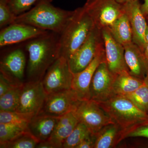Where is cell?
<instances>
[{"instance_id": "1", "label": "cell", "mask_w": 148, "mask_h": 148, "mask_svg": "<svg viewBox=\"0 0 148 148\" xmlns=\"http://www.w3.org/2000/svg\"><path fill=\"white\" fill-rule=\"evenodd\" d=\"M59 36L49 32L27 43L25 47L29 53L28 81L42 80L48 69L59 57Z\"/></svg>"}, {"instance_id": "2", "label": "cell", "mask_w": 148, "mask_h": 148, "mask_svg": "<svg viewBox=\"0 0 148 148\" xmlns=\"http://www.w3.org/2000/svg\"><path fill=\"white\" fill-rule=\"evenodd\" d=\"M74 12L56 7L50 2L42 1L16 16L14 23L28 24L60 35Z\"/></svg>"}, {"instance_id": "3", "label": "cell", "mask_w": 148, "mask_h": 148, "mask_svg": "<svg viewBox=\"0 0 148 148\" xmlns=\"http://www.w3.org/2000/svg\"><path fill=\"white\" fill-rule=\"evenodd\" d=\"M95 27L84 7L75 10L73 16L59 36V57L68 60L81 46Z\"/></svg>"}, {"instance_id": "4", "label": "cell", "mask_w": 148, "mask_h": 148, "mask_svg": "<svg viewBox=\"0 0 148 148\" xmlns=\"http://www.w3.org/2000/svg\"><path fill=\"white\" fill-rule=\"evenodd\" d=\"M98 103L112 121L123 130L148 119V114L138 109L123 95H115L107 101Z\"/></svg>"}, {"instance_id": "5", "label": "cell", "mask_w": 148, "mask_h": 148, "mask_svg": "<svg viewBox=\"0 0 148 148\" xmlns=\"http://www.w3.org/2000/svg\"><path fill=\"white\" fill-rule=\"evenodd\" d=\"M103 47L101 30L95 27L82 45L68 59L72 73L75 74L83 71Z\"/></svg>"}, {"instance_id": "6", "label": "cell", "mask_w": 148, "mask_h": 148, "mask_svg": "<svg viewBox=\"0 0 148 148\" xmlns=\"http://www.w3.org/2000/svg\"><path fill=\"white\" fill-rule=\"evenodd\" d=\"M83 7L101 30L110 27L124 13L123 5L116 0H87Z\"/></svg>"}, {"instance_id": "7", "label": "cell", "mask_w": 148, "mask_h": 148, "mask_svg": "<svg viewBox=\"0 0 148 148\" xmlns=\"http://www.w3.org/2000/svg\"><path fill=\"white\" fill-rule=\"evenodd\" d=\"M73 76L68 60L60 56L48 69L42 81L48 95L71 89Z\"/></svg>"}, {"instance_id": "8", "label": "cell", "mask_w": 148, "mask_h": 148, "mask_svg": "<svg viewBox=\"0 0 148 148\" xmlns=\"http://www.w3.org/2000/svg\"><path fill=\"white\" fill-rule=\"evenodd\" d=\"M74 112L80 122L94 135L106 125L114 123L99 103L91 100L82 101Z\"/></svg>"}, {"instance_id": "9", "label": "cell", "mask_w": 148, "mask_h": 148, "mask_svg": "<svg viewBox=\"0 0 148 148\" xmlns=\"http://www.w3.org/2000/svg\"><path fill=\"white\" fill-rule=\"evenodd\" d=\"M116 75L109 69L106 59L102 61L96 69L91 80L90 100L101 103L115 95L114 85Z\"/></svg>"}, {"instance_id": "10", "label": "cell", "mask_w": 148, "mask_h": 148, "mask_svg": "<svg viewBox=\"0 0 148 148\" xmlns=\"http://www.w3.org/2000/svg\"><path fill=\"white\" fill-rule=\"evenodd\" d=\"M42 80L24 83L16 111L35 115L42 110L47 97Z\"/></svg>"}, {"instance_id": "11", "label": "cell", "mask_w": 148, "mask_h": 148, "mask_svg": "<svg viewBox=\"0 0 148 148\" xmlns=\"http://www.w3.org/2000/svg\"><path fill=\"white\" fill-rule=\"evenodd\" d=\"M82 101L72 88L54 92L47 95L40 112L58 117L74 112Z\"/></svg>"}, {"instance_id": "12", "label": "cell", "mask_w": 148, "mask_h": 148, "mask_svg": "<svg viewBox=\"0 0 148 148\" xmlns=\"http://www.w3.org/2000/svg\"><path fill=\"white\" fill-rule=\"evenodd\" d=\"M101 33L106 61L111 71L116 75L129 72L125 59L124 47L114 38L108 27L101 29Z\"/></svg>"}, {"instance_id": "13", "label": "cell", "mask_w": 148, "mask_h": 148, "mask_svg": "<svg viewBox=\"0 0 148 148\" xmlns=\"http://www.w3.org/2000/svg\"><path fill=\"white\" fill-rule=\"evenodd\" d=\"M49 33L28 24L13 23L3 28L0 32V47H3L29 40Z\"/></svg>"}, {"instance_id": "14", "label": "cell", "mask_w": 148, "mask_h": 148, "mask_svg": "<svg viewBox=\"0 0 148 148\" xmlns=\"http://www.w3.org/2000/svg\"><path fill=\"white\" fill-rule=\"evenodd\" d=\"M132 28L133 42L143 51L146 42L145 35L148 23L143 14L139 0H130L122 4Z\"/></svg>"}, {"instance_id": "15", "label": "cell", "mask_w": 148, "mask_h": 148, "mask_svg": "<svg viewBox=\"0 0 148 148\" xmlns=\"http://www.w3.org/2000/svg\"><path fill=\"white\" fill-rule=\"evenodd\" d=\"M26 63L23 51L20 49H14L1 60V74L14 84L23 83Z\"/></svg>"}, {"instance_id": "16", "label": "cell", "mask_w": 148, "mask_h": 148, "mask_svg": "<svg viewBox=\"0 0 148 148\" xmlns=\"http://www.w3.org/2000/svg\"><path fill=\"white\" fill-rule=\"evenodd\" d=\"M105 59L104 46L86 69L79 73L74 74L72 89L81 101L90 100V86L92 77L99 64Z\"/></svg>"}, {"instance_id": "17", "label": "cell", "mask_w": 148, "mask_h": 148, "mask_svg": "<svg viewBox=\"0 0 148 148\" xmlns=\"http://www.w3.org/2000/svg\"><path fill=\"white\" fill-rule=\"evenodd\" d=\"M124 48L125 59L130 73L144 80L148 69V61L143 51L132 42Z\"/></svg>"}, {"instance_id": "18", "label": "cell", "mask_w": 148, "mask_h": 148, "mask_svg": "<svg viewBox=\"0 0 148 148\" xmlns=\"http://www.w3.org/2000/svg\"><path fill=\"white\" fill-rule=\"evenodd\" d=\"M58 117L40 112L32 118L28 124V129L39 142L49 140Z\"/></svg>"}, {"instance_id": "19", "label": "cell", "mask_w": 148, "mask_h": 148, "mask_svg": "<svg viewBox=\"0 0 148 148\" xmlns=\"http://www.w3.org/2000/svg\"><path fill=\"white\" fill-rule=\"evenodd\" d=\"M79 122L75 112L59 117L52 135L48 140L56 148H62L65 140Z\"/></svg>"}, {"instance_id": "20", "label": "cell", "mask_w": 148, "mask_h": 148, "mask_svg": "<svg viewBox=\"0 0 148 148\" xmlns=\"http://www.w3.org/2000/svg\"><path fill=\"white\" fill-rule=\"evenodd\" d=\"M108 28L114 38L123 47L133 42L132 28L125 12Z\"/></svg>"}, {"instance_id": "21", "label": "cell", "mask_w": 148, "mask_h": 148, "mask_svg": "<svg viewBox=\"0 0 148 148\" xmlns=\"http://www.w3.org/2000/svg\"><path fill=\"white\" fill-rule=\"evenodd\" d=\"M122 130L115 123L108 125L95 134L94 148H110L115 147L120 143L121 133Z\"/></svg>"}, {"instance_id": "22", "label": "cell", "mask_w": 148, "mask_h": 148, "mask_svg": "<svg viewBox=\"0 0 148 148\" xmlns=\"http://www.w3.org/2000/svg\"><path fill=\"white\" fill-rule=\"evenodd\" d=\"M145 84L143 80L132 75L129 72L117 75L114 85L115 95H126L137 90Z\"/></svg>"}, {"instance_id": "23", "label": "cell", "mask_w": 148, "mask_h": 148, "mask_svg": "<svg viewBox=\"0 0 148 148\" xmlns=\"http://www.w3.org/2000/svg\"><path fill=\"white\" fill-rule=\"evenodd\" d=\"M24 84L15 85L0 97V110L16 111Z\"/></svg>"}, {"instance_id": "24", "label": "cell", "mask_w": 148, "mask_h": 148, "mask_svg": "<svg viewBox=\"0 0 148 148\" xmlns=\"http://www.w3.org/2000/svg\"><path fill=\"white\" fill-rule=\"evenodd\" d=\"M39 142L28 129L10 141L0 143V148H34Z\"/></svg>"}, {"instance_id": "25", "label": "cell", "mask_w": 148, "mask_h": 148, "mask_svg": "<svg viewBox=\"0 0 148 148\" xmlns=\"http://www.w3.org/2000/svg\"><path fill=\"white\" fill-rule=\"evenodd\" d=\"M28 130V124L0 123V143L10 141Z\"/></svg>"}, {"instance_id": "26", "label": "cell", "mask_w": 148, "mask_h": 148, "mask_svg": "<svg viewBox=\"0 0 148 148\" xmlns=\"http://www.w3.org/2000/svg\"><path fill=\"white\" fill-rule=\"evenodd\" d=\"M89 129L81 122L79 123L62 145L63 148H76L81 142L91 134Z\"/></svg>"}, {"instance_id": "27", "label": "cell", "mask_w": 148, "mask_h": 148, "mask_svg": "<svg viewBox=\"0 0 148 148\" xmlns=\"http://www.w3.org/2000/svg\"><path fill=\"white\" fill-rule=\"evenodd\" d=\"M125 96L138 109L148 114V87L145 83L137 90Z\"/></svg>"}, {"instance_id": "28", "label": "cell", "mask_w": 148, "mask_h": 148, "mask_svg": "<svg viewBox=\"0 0 148 148\" xmlns=\"http://www.w3.org/2000/svg\"><path fill=\"white\" fill-rule=\"evenodd\" d=\"M34 116L16 111L0 110V123L28 124Z\"/></svg>"}, {"instance_id": "29", "label": "cell", "mask_w": 148, "mask_h": 148, "mask_svg": "<svg viewBox=\"0 0 148 148\" xmlns=\"http://www.w3.org/2000/svg\"><path fill=\"white\" fill-rule=\"evenodd\" d=\"M129 138H142L148 140V119L127 129L122 130L120 142Z\"/></svg>"}, {"instance_id": "30", "label": "cell", "mask_w": 148, "mask_h": 148, "mask_svg": "<svg viewBox=\"0 0 148 148\" xmlns=\"http://www.w3.org/2000/svg\"><path fill=\"white\" fill-rule=\"evenodd\" d=\"M52 0H9L8 3L12 11L17 15L31 9L33 6L42 1L51 2Z\"/></svg>"}, {"instance_id": "31", "label": "cell", "mask_w": 148, "mask_h": 148, "mask_svg": "<svg viewBox=\"0 0 148 148\" xmlns=\"http://www.w3.org/2000/svg\"><path fill=\"white\" fill-rule=\"evenodd\" d=\"M16 15L13 13L7 2L0 0V27L4 28L14 23Z\"/></svg>"}, {"instance_id": "32", "label": "cell", "mask_w": 148, "mask_h": 148, "mask_svg": "<svg viewBox=\"0 0 148 148\" xmlns=\"http://www.w3.org/2000/svg\"><path fill=\"white\" fill-rule=\"evenodd\" d=\"M16 84H15L11 82L4 76L2 74H0V97L4 95Z\"/></svg>"}, {"instance_id": "33", "label": "cell", "mask_w": 148, "mask_h": 148, "mask_svg": "<svg viewBox=\"0 0 148 148\" xmlns=\"http://www.w3.org/2000/svg\"><path fill=\"white\" fill-rule=\"evenodd\" d=\"M96 136L91 133L84 140H82L76 148H94Z\"/></svg>"}, {"instance_id": "34", "label": "cell", "mask_w": 148, "mask_h": 148, "mask_svg": "<svg viewBox=\"0 0 148 148\" xmlns=\"http://www.w3.org/2000/svg\"><path fill=\"white\" fill-rule=\"evenodd\" d=\"M37 148H56L53 143L49 140L42 141L37 144L36 147Z\"/></svg>"}, {"instance_id": "35", "label": "cell", "mask_w": 148, "mask_h": 148, "mask_svg": "<svg viewBox=\"0 0 148 148\" xmlns=\"http://www.w3.org/2000/svg\"><path fill=\"white\" fill-rule=\"evenodd\" d=\"M144 3L141 5V8L143 14L146 16L148 14V0H143Z\"/></svg>"}, {"instance_id": "36", "label": "cell", "mask_w": 148, "mask_h": 148, "mask_svg": "<svg viewBox=\"0 0 148 148\" xmlns=\"http://www.w3.org/2000/svg\"><path fill=\"white\" fill-rule=\"evenodd\" d=\"M143 51V53H144V55L145 56L146 59H147L148 61V43H146Z\"/></svg>"}, {"instance_id": "37", "label": "cell", "mask_w": 148, "mask_h": 148, "mask_svg": "<svg viewBox=\"0 0 148 148\" xmlns=\"http://www.w3.org/2000/svg\"><path fill=\"white\" fill-rule=\"evenodd\" d=\"M144 81L145 84L148 87V69L147 72V74H146L145 77Z\"/></svg>"}, {"instance_id": "38", "label": "cell", "mask_w": 148, "mask_h": 148, "mask_svg": "<svg viewBox=\"0 0 148 148\" xmlns=\"http://www.w3.org/2000/svg\"><path fill=\"white\" fill-rule=\"evenodd\" d=\"M145 38L146 42L148 43V23L147 29H146L145 35Z\"/></svg>"}, {"instance_id": "39", "label": "cell", "mask_w": 148, "mask_h": 148, "mask_svg": "<svg viewBox=\"0 0 148 148\" xmlns=\"http://www.w3.org/2000/svg\"><path fill=\"white\" fill-rule=\"evenodd\" d=\"M118 3L121 4H123L127 2L130 0H116Z\"/></svg>"}, {"instance_id": "40", "label": "cell", "mask_w": 148, "mask_h": 148, "mask_svg": "<svg viewBox=\"0 0 148 148\" xmlns=\"http://www.w3.org/2000/svg\"><path fill=\"white\" fill-rule=\"evenodd\" d=\"M146 18H147V20L148 21V14L147 15V16H146Z\"/></svg>"}, {"instance_id": "41", "label": "cell", "mask_w": 148, "mask_h": 148, "mask_svg": "<svg viewBox=\"0 0 148 148\" xmlns=\"http://www.w3.org/2000/svg\"><path fill=\"white\" fill-rule=\"evenodd\" d=\"M3 1H6V2H8L9 1V0H3Z\"/></svg>"}]
</instances>
